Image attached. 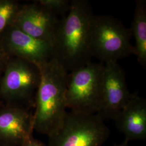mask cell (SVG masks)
I'll use <instances>...</instances> for the list:
<instances>
[{"label": "cell", "instance_id": "6da1fadb", "mask_svg": "<svg viewBox=\"0 0 146 146\" xmlns=\"http://www.w3.org/2000/svg\"><path fill=\"white\" fill-rule=\"evenodd\" d=\"M94 15L88 1L71 0L68 14L60 21L52 42L54 57L67 72L91 62L89 32Z\"/></svg>", "mask_w": 146, "mask_h": 146}, {"label": "cell", "instance_id": "d6986e66", "mask_svg": "<svg viewBox=\"0 0 146 146\" xmlns=\"http://www.w3.org/2000/svg\"><path fill=\"white\" fill-rule=\"evenodd\" d=\"M0 146H5V145H3V144H2V143H1L0 142Z\"/></svg>", "mask_w": 146, "mask_h": 146}, {"label": "cell", "instance_id": "5b68a950", "mask_svg": "<svg viewBox=\"0 0 146 146\" xmlns=\"http://www.w3.org/2000/svg\"><path fill=\"white\" fill-rule=\"evenodd\" d=\"M40 80V69L36 65L19 58H9L0 79V101L34 108Z\"/></svg>", "mask_w": 146, "mask_h": 146}, {"label": "cell", "instance_id": "8992f818", "mask_svg": "<svg viewBox=\"0 0 146 146\" xmlns=\"http://www.w3.org/2000/svg\"><path fill=\"white\" fill-rule=\"evenodd\" d=\"M110 135V129L96 114L70 111L61 127L48 136V146H101Z\"/></svg>", "mask_w": 146, "mask_h": 146}, {"label": "cell", "instance_id": "8fae6325", "mask_svg": "<svg viewBox=\"0 0 146 146\" xmlns=\"http://www.w3.org/2000/svg\"><path fill=\"white\" fill-rule=\"evenodd\" d=\"M114 121L125 140L142 141L146 139V100L137 94L121 110Z\"/></svg>", "mask_w": 146, "mask_h": 146}, {"label": "cell", "instance_id": "ba28073f", "mask_svg": "<svg viewBox=\"0 0 146 146\" xmlns=\"http://www.w3.org/2000/svg\"><path fill=\"white\" fill-rule=\"evenodd\" d=\"M125 73L118 62L105 63L103 70L102 102L96 114L104 121L114 120L131 99Z\"/></svg>", "mask_w": 146, "mask_h": 146}, {"label": "cell", "instance_id": "30bf717a", "mask_svg": "<svg viewBox=\"0 0 146 146\" xmlns=\"http://www.w3.org/2000/svg\"><path fill=\"white\" fill-rule=\"evenodd\" d=\"M33 111L19 104L4 103L0 107V142L21 146L33 136Z\"/></svg>", "mask_w": 146, "mask_h": 146}, {"label": "cell", "instance_id": "9a60e30c", "mask_svg": "<svg viewBox=\"0 0 146 146\" xmlns=\"http://www.w3.org/2000/svg\"><path fill=\"white\" fill-rule=\"evenodd\" d=\"M9 58L0 48V79L3 75L6 64Z\"/></svg>", "mask_w": 146, "mask_h": 146}, {"label": "cell", "instance_id": "3957f363", "mask_svg": "<svg viewBox=\"0 0 146 146\" xmlns=\"http://www.w3.org/2000/svg\"><path fill=\"white\" fill-rule=\"evenodd\" d=\"M131 36L130 28L114 17L94 15L89 32V54L104 64L135 55Z\"/></svg>", "mask_w": 146, "mask_h": 146}, {"label": "cell", "instance_id": "ac0fdd59", "mask_svg": "<svg viewBox=\"0 0 146 146\" xmlns=\"http://www.w3.org/2000/svg\"><path fill=\"white\" fill-rule=\"evenodd\" d=\"M3 104H4V102H3L2 101H0V107H1V106H2Z\"/></svg>", "mask_w": 146, "mask_h": 146}, {"label": "cell", "instance_id": "52a82bcc", "mask_svg": "<svg viewBox=\"0 0 146 146\" xmlns=\"http://www.w3.org/2000/svg\"><path fill=\"white\" fill-rule=\"evenodd\" d=\"M0 48L9 58H21L39 68L54 58L50 43L31 36L13 25L0 36Z\"/></svg>", "mask_w": 146, "mask_h": 146}, {"label": "cell", "instance_id": "5bb4252c", "mask_svg": "<svg viewBox=\"0 0 146 146\" xmlns=\"http://www.w3.org/2000/svg\"><path fill=\"white\" fill-rule=\"evenodd\" d=\"M42 6L52 11L55 15H61L64 17L70 8V1L68 0H38Z\"/></svg>", "mask_w": 146, "mask_h": 146}, {"label": "cell", "instance_id": "7c38bea8", "mask_svg": "<svg viewBox=\"0 0 146 146\" xmlns=\"http://www.w3.org/2000/svg\"><path fill=\"white\" fill-rule=\"evenodd\" d=\"M135 40V55L139 63L146 66V1H136L133 20L130 28Z\"/></svg>", "mask_w": 146, "mask_h": 146}, {"label": "cell", "instance_id": "277c9868", "mask_svg": "<svg viewBox=\"0 0 146 146\" xmlns=\"http://www.w3.org/2000/svg\"><path fill=\"white\" fill-rule=\"evenodd\" d=\"M104 64L89 62L68 74L67 107L70 111L95 114L102 102Z\"/></svg>", "mask_w": 146, "mask_h": 146}, {"label": "cell", "instance_id": "9c48e42d", "mask_svg": "<svg viewBox=\"0 0 146 146\" xmlns=\"http://www.w3.org/2000/svg\"><path fill=\"white\" fill-rule=\"evenodd\" d=\"M60 20L36 1L22 5L11 25L37 39L52 42Z\"/></svg>", "mask_w": 146, "mask_h": 146}, {"label": "cell", "instance_id": "e0dca14e", "mask_svg": "<svg viewBox=\"0 0 146 146\" xmlns=\"http://www.w3.org/2000/svg\"><path fill=\"white\" fill-rule=\"evenodd\" d=\"M113 146H129V142L125 140V141H123L122 143L117 144V145H115Z\"/></svg>", "mask_w": 146, "mask_h": 146}, {"label": "cell", "instance_id": "7a4b0ae2", "mask_svg": "<svg viewBox=\"0 0 146 146\" xmlns=\"http://www.w3.org/2000/svg\"><path fill=\"white\" fill-rule=\"evenodd\" d=\"M40 69L41 80L33 111L34 131L48 136L61 127L67 113L68 73L54 58Z\"/></svg>", "mask_w": 146, "mask_h": 146}, {"label": "cell", "instance_id": "2e32d148", "mask_svg": "<svg viewBox=\"0 0 146 146\" xmlns=\"http://www.w3.org/2000/svg\"><path fill=\"white\" fill-rule=\"evenodd\" d=\"M21 146H45L44 144L36 139L34 138L33 135L25 141Z\"/></svg>", "mask_w": 146, "mask_h": 146}, {"label": "cell", "instance_id": "4fadbf2b", "mask_svg": "<svg viewBox=\"0 0 146 146\" xmlns=\"http://www.w3.org/2000/svg\"><path fill=\"white\" fill-rule=\"evenodd\" d=\"M21 5L15 0H0V36L12 25Z\"/></svg>", "mask_w": 146, "mask_h": 146}]
</instances>
